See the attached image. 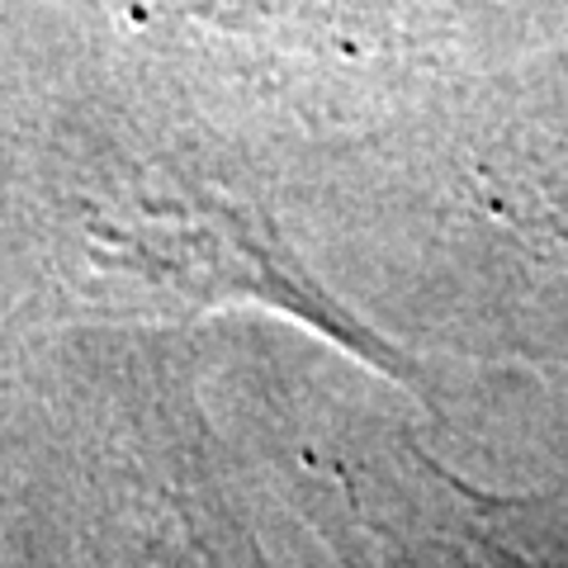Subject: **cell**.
Returning a JSON list of instances; mask_svg holds the SVG:
<instances>
[{
    "label": "cell",
    "instance_id": "6da1fadb",
    "mask_svg": "<svg viewBox=\"0 0 568 568\" xmlns=\"http://www.w3.org/2000/svg\"><path fill=\"white\" fill-rule=\"evenodd\" d=\"M133 20H204L223 29H280V33H332L365 29L388 10V0H129Z\"/></svg>",
    "mask_w": 568,
    "mask_h": 568
}]
</instances>
